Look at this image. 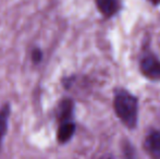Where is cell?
Returning <instances> with one entry per match:
<instances>
[{
    "mask_svg": "<svg viewBox=\"0 0 160 159\" xmlns=\"http://www.w3.org/2000/svg\"><path fill=\"white\" fill-rule=\"evenodd\" d=\"M116 115L128 129H134L138 119V100L125 89H117L113 99Z\"/></svg>",
    "mask_w": 160,
    "mask_h": 159,
    "instance_id": "1",
    "label": "cell"
},
{
    "mask_svg": "<svg viewBox=\"0 0 160 159\" xmlns=\"http://www.w3.org/2000/svg\"><path fill=\"white\" fill-rule=\"evenodd\" d=\"M144 147L146 153L152 159H160V132H150L145 138Z\"/></svg>",
    "mask_w": 160,
    "mask_h": 159,
    "instance_id": "3",
    "label": "cell"
},
{
    "mask_svg": "<svg viewBox=\"0 0 160 159\" xmlns=\"http://www.w3.org/2000/svg\"><path fill=\"white\" fill-rule=\"evenodd\" d=\"M73 109H74L73 102L71 99L62 100L59 105V108H58V119H59V123L72 121Z\"/></svg>",
    "mask_w": 160,
    "mask_h": 159,
    "instance_id": "7",
    "label": "cell"
},
{
    "mask_svg": "<svg viewBox=\"0 0 160 159\" xmlns=\"http://www.w3.org/2000/svg\"><path fill=\"white\" fill-rule=\"evenodd\" d=\"M32 61L34 62L35 64H38L42 61V51L40 48H34L32 50Z\"/></svg>",
    "mask_w": 160,
    "mask_h": 159,
    "instance_id": "8",
    "label": "cell"
},
{
    "mask_svg": "<svg viewBox=\"0 0 160 159\" xmlns=\"http://www.w3.org/2000/svg\"><path fill=\"white\" fill-rule=\"evenodd\" d=\"M97 9L105 17H111L121 8L120 0H95Z\"/></svg>",
    "mask_w": 160,
    "mask_h": 159,
    "instance_id": "4",
    "label": "cell"
},
{
    "mask_svg": "<svg viewBox=\"0 0 160 159\" xmlns=\"http://www.w3.org/2000/svg\"><path fill=\"white\" fill-rule=\"evenodd\" d=\"M75 123L73 121H67L59 124L57 131V141L60 144H65L68 143L75 133Z\"/></svg>",
    "mask_w": 160,
    "mask_h": 159,
    "instance_id": "5",
    "label": "cell"
},
{
    "mask_svg": "<svg viewBox=\"0 0 160 159\" xmlns=\"http://www.w3.org/2000/svg\"><path fill=\"white\" fill-rule=\"evenodd\" d=\"M11 115V106L9 102H6L0 108V148L3 143V138L7 134L9 127V120Z\"/></svg>",
    "mask_w": 160,
    "mask_h": 159,
    "instance_id": "6",
    "label": "cell"
},
{
    "mask_svg": "<svg viewBox=\"0 0 160 159\" xmlns=\"http://www.w3.org/2000/svg\"><path fill=\"white\" fill-rule=\"evenodd\" d=\"M149 2H152V4H160V0H148Z\"/></svg>",
    "mask_w": 160,
    "mask_h": 159,
    "instance_id": "9",
    "label": "cell"
},
{
    "mask_svg": "<svg viewBox=\"0 0 160 159\" xmlns=\"http://www.w3.org/2000/svg\"><path fill=\"white\" fill-rule=\"evenodd\" d=\"M142 74L152 81H160V59L152 53H146L139 62Z\"/></svg>",
    "mask_w": 160,
    "mask_h": 159,
    "instance_id": "2",
    "label": "cell"
}]
</instances>
